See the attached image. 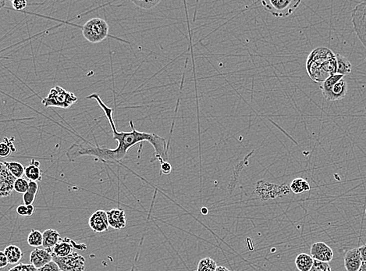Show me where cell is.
Returning a JSON list of instances; mask_svg holds the SVG:
<instances>
[{
	"label": "cell",
	"instance_id": "cell-38",
	"mask_svg": "<svg viewBox=\"0 0 366 271\" xmlns=\"http://www.w3.org/2000/svg\"><path fill=\"white\" fill-rule=\"evenodd\" d=\"M201 213H202V214H203V215H206V214H208V213H209V210H208L206 207H202V208L201 209Z\"/></svg>",
	"mask_w": 366,
	"mask_h": 271
},
{
	"label": "cell",
	"instance_id": "cell-37",
	"mask_svg": "<svg viewBox=\"0 0 366 271\" xmlns=\"http://www.w3.org/2000/svg\"><path fill=\"white\" fill-rule=\"evenodd\" d=\"M216 271H231L225 267L219 266L216 268Z\"/></svg>",
	"mask_w": 366,
	"mask_h": 271
},
{
	"label": "cell",
	"instance_id": "cell-21",
	"mask_svg": "<svg viewBox=\"0 0 366 271\" xmlns=\"http://www.w3.org/2000/svg\"><path fill=\"white\" fill-rule=\"evenodd\" d=\"M291 192L294 194H302L303 192H308L310 190L311 187L309 185V182L304 178H295L291 182V186H290Z\"/></svg>",
	"mask_w": 366,
	"mask_h": 271
},
{
	"label": "cell",
	"instance_id": "cell-28",
	"mask_svg": "<svg viewBox=\"0 0 366 271\" xmlns=\"http://www.w3.org/2000/svg\"><path fill=\"white\" fill-rule=\"evenodd\" d=\"M35 212V208L33 205H20L16 208V213L22 217H31Z\"/></svg>",
	"mask_w": 366,
	"mask_h": 271
},
{
	"label": "cell",
	"instance_id": "cell-32",
	"mask_svg": "<svg viewBox=\"0 0 366 271\" xmlns=\"http://www.w3.org/2000/svg\"><path fill=\"white\" fill-rule=\"evenodd\" d=\"M38 271H61V270L57 264L52 261V262L48 263L45 266L38 269Z\"/></svg>",
	"mask_w": 366,
	"mask_h": 271
},
{
	"label": "cell",
	"instance_id": "cell-13",
	"mask_svg": "<svg viewBox=\"0 0 366 271\" xmlns=\"http://www.w3.org/2000/svg\"><path fill=\"white\" fill-rule=\"evenodd\" d=\"M311 256L315 261L330 263L334 258L332 249L324 243H316L312 245Z\"/></svg>",
	"mask_w": 366,
	"mask_h": 271
},
{
	"label": "cell",
	"instance_id": "cell-8",
	"mask_svg": "<svg viewBox=\"0 0 366 271\" xmlns=\"http://www.w3.org/2000/svg\"><path fill=\"white\" fill-rule=\"evenodd\" d=\"M53 261L57 264L61 271H84L85 259L77 253H73L65 257L53 255Z\"/></svg>",
	"mask_w": 366,
	"mask_h": 271
},
{
	"label": "cell",
	"instance_id": "cell-31",
	"mask_svg": "<svg viewBox=\"0 0 366 271\" xmlns=\"http://www.w3.org/2000/svg\"><path fill=\"white\" fill-rule=\"evenodd\" d=\"M8 271H38V269L34 268L32 264H19Z\"/></svg>",
	"mask_w": 366,
	"mask_h": 271
},
{
	"label": "cell",
	"instance_id": "cell-19",
	"mask_svg": "<svg viewBox=\"0 0 366 271\" xmlns=\"http://www.w3.org/2000/svg\"><path fill=\"white\" fill-rule=\"evenodd\" d=\"M3 252L9 264H18L23 258V252L18 246L11 245L5 248Z\"/></svg>",
	"mask_w": 366,
	"mask_h": 271
},
{
	"label": "cell",
	"instance_id": "cell-40",
	"mask_svg": "<svg viewBox=\"0 0 366 271\" xmlns=\"http://www.w3.org/2000/svg\"></svg>",
	"mask_w": 366,
	"mask_h": 271
},
{
	"label": "cell",
	"instance_id": "cell-18",
	"mask_svg": "<svg viewBox=\"0 0 366 271\" xmlns=\"http://www.w3.org/2000/svg\"><path fill=\"white\" fill-rule=\"evenodd\" d=\"M314 259L307 254H301L295 259V266L299 271H310L314 264Z\"/></svg>",
	"mask_w": 366,
	"mask_h": 271
},
{
	"label": "cell",
	"instance_id": "cell-5",
	"mask_svg": "<svg viewBox=\"0 0 366 271\" xmlns=\"http://www.w3.org/2000/svg\"><path fill=\"white\" fill-rule=\"evenodd\" d=\"M344 77L345 76L341 74H334L322 83L320 89L326 99L338 101L345 97L348 91V85Z\"/></svg>",
	"mask_w": 366,
	"mask_h": 271
},
{
	"label": "cell",
	"instance_id": "cell-34",
	"mask_svg": "<svg viewBox=\"0 0 366 271\" xmlns=\"http://www.w3.org/2000/svg\"><path fill=\"white\" fill-rule=\"evenodd\" d=\"M172 172V166L168 161L163 162L160 164V174L168 175Z\"/></svg>",
	"mask_w": 366,
	"mask_h": 271
},
{
	"label": "cell",
	"instance_id": "cell-11",
	"mask_svg": "<svg viewBox=\"0 0 366 271\" xmlns=\"http://www.w3.org/2000/svg\"><path fill=\"white\" fill-rule=\"evenodd\" d=\"M88 225L91 230L96 233H102L109 230L107 214L104 210H97L89 218Z\"/></svg>",
	"mask_w": 366,
	"mask_h": 271
},
{
	"label": "cell",
	"instance_id": "cell-16",
	"mask_svg": "<svg viewBox=\"0 0 366 271\" xmlns=\"http://www.w3.org/2000/svg\"><path fill=\"white\" fill-rule=\"evenodd\" d=\"M60 239V235L57 231L54 229H47L43 232V248L48 250H53Z\"/></svg>",
	"mask_w": 366,
	"mask_h": 271
},
{
	"label": "cell",
	"instance_id": "cell-17",
	"mask_svg": "<svg viewBox=\"0 0 366 271\" xmlns=\"http://www.w3.org/2000/svg\"><path fill=\"white\" fill-rule=\"evenodd\" d=\"M40 162L32 159L30 165L25 167V176L30 182H40L42 180V173L40 169Z\"/></svg>",
	"mask_w": 366,
	"mask_h": 271
},
{
	"label": "cell",
	"instance_id": "cell-3",
	"mask_svg": "<svg viewBox=\"0 0 366 271\" xmlns=\"http://www.w3.org/2000/svg\"><path fill=\"white\" fill-rule=\"evenodd\" d=\"M109 27L102 18H91L81 27L83 36L92 44L99 43L109 36Z\"/></svg>",
	"mask_w": 366,
	"mask_h": 271
},
{
	"label": "cell",
	"instance_id": "cell-7",
	"mask_svg": "<svg viewBox=\"0 0 366 271\" xmlns=\"http://www.w3.org/2000/svg\"><path fill=\"white\" fill-rule=\"evenodd\" d=\"M352 22L356 35L366 48V1L358 4L353 9Z\"/></svg>",
	"mask_w": 366,
	"mask_h": 271
},
{
	"label": "cell",
	"instance_id": "cell-15",
	"mask_svg": "<svg viewBox=\"0 0 366 271\" xmlns=\"http://www.w3.org/2000/svg\"><path fill=\"white\" fill-rule=\"evenodd\" d=\"M363 264L359 248L347 252L345 256V267L347 271H359Z\"/></svg>",
	"mask_w": 366,
	"mask_h": 271
},
{
	"label": "cell",
	"instance_id": "cell-36",
	"mask_svg": "<svg viewBox=\"0 0 366 271\" xmlns=\"http://www.w3.org/2000/svg\"><path fill=\"white\" fill-rule=\"evenodd\" d=\"M359 250L360 251V254H361L363 262H366V244L359 247Z\"/></svg>",
	"mask_w": 366,
	"mask_h": 271
},
{
	"label": "cell",
	"instance_id": "cell-33",
	"mask_svg": "<svg viewBox=\"0 0 366 271\" xmlns=\"http://www.w3.org/2000/svg\"><path fill=\"white\" fill-rule=\"evenodd\" d=\"M11 3L13 5V7L17 11L23 10L27 5V2L25 0H13Z\"/></svg>",
	"mask_w": 366,
	"mask_h": 271
},
{
	"label": "cell",
	"instance_id": "cell-12",
	"mask_svg": "<svg viewBox=\"0 0 366 271\" xmlns=\"http://www.w3.org/2000/svg\"><path fill=\"white\" fill-rule=\"evenodd\" d=\"M53 261L52 250L46 249H35L30 254V263L37 269L42 268Z\"/></svg>",
	"mask_w": 366,
	"mask_h": 271
},
{
	"label": "cell",
	"instance_id": "cell-22",
	"mask_svg": "<svg viewBox=\"0 0 366 271\" xmlns=\"http://www.w3.org/2000/svg\"><path fill=\"white\" fill-rule=\"evenodd\" d=\"M337 62H338V71L337 74L341 75H348L352 72V66L349 59L340 54H336Z\"/></svg>",
	"mask_w": 366,
	"mask_h": 271
},
{
	"label": "cell",
	"instance_id": "cell-20",
	"mask_svg": "<svg viewBox=\"0 0 366 271\" xmlns=\"http://www.w3.org/2000/svg\"><path fill=\"white\" fill-rule=\"evenodd\" d=\"M14 137H11L10 138H4L2 143L0 144V156L2 158H7L10 156L11 153H15L16 151L15 148Z\"/></svg>",
	"mask_w": 366,
	"mask_h": 271
},
{
	"label": "cell",
	"instance_id": "cell-6",
	"mask_svg": "<svg viewBox=\"0 0 366 271\" xmlns=\"http://www.w3.org/2000/svg\"><path fill=\"white\" fill-rule=\"evenodd\" d=\"M264 9L276 17H287L299 7L300 0H264Z\"/></svg>",
	"mask_w": 366,
	"mask_h": 271
},
{
	"label": "cell",
	"instance_id": "cell-29",
	"mask_svg": "<svg viewBox=\"0 0 366 271\" xmlns=\"http://www.w3.org/2000/svg\"><path fill=\"white\" fill-rule=\"evenodd\" d=\"M29 189V182L25 178H17L14 185V190L20 194H25Z\"/></svg>",
	"mask_w": 366,
	"mask_h": 271
},
{
	"label": "cell",
	"instance_id": "cell-35",
	"mask_svg": "<svg viewBox=\"0 0 366 271\" xmlns=\"http://www.w3.org/2000/svg\"><path fill=\"white\" fill-rule=\"evenodd\" d=\"M8 264H9V262H8L7 258L5 257L4 252H0V268L2 269V268L7 266Z\"/></svg>",
	"mask_w": 366,
	"mask_h": 271
},
{
	"label": "cell",
	"instance_id": "cell-24",
	"mask_svg": "<svg viewBox=\"0 0 366 271\" xmlns=\"http://www.w3.org/2000/svg\"><path fill=\"white\" fill-rule=\"evenodd\" d=\"M2 162L15 178H21L23 175H25V167H23L19 162H7L2 161Z\"/></svg>",
	"mask_w": 366,
	"mask_h": 271
},
{
	"label": "cell",
	"instance_id": "cell-14",
	"mask_svg": "<svg viewBox=\"0 0 366 271\" xmlns=\"http://www.w3.org/2000/svg\"><path fill=\"white\" fill-rule=\"evenodd\" d=\"M109 227L116 230H121L127 226L125 211L120 208L112 209L106 211Z\"/></svg>",
	"mask_w": 366,
	"mask_h": 271
},
{
	"label": "cell",
	"instance_id": "cell-9",
	"mask_svg": "<svg viewBox=\"0 0 366 271\" xmlns=\"http://www.w3.org/2000/svg\"><path fill=\"white\" fill-rule=\"evenodd\" d=\"M17 178L9 172L7 167L2 161L0 162V196H9L14 190V185Z\"/></svg>",
	"mask_w": 366,
	"mask_h": 271
},
{
	"label": "cell",
	"instance_id": "cell-39",
	"mask_svg": "<svg viewBox=\"0 0 366 271\" xmlns=\"http://www.w3.org/2000/svg\"><path fill=\"white\" fill-rule=\"evenodd\" d=\"M359 271H366V262H363L361 268H360Z\"/></svg>",
	"mask_w": 366,
	"mask_h": 271
},
{
	"label": "cell",
	"instance_id": "cell-4",
	"mask_svg": "<svg viewBox=\"0 0 366 271\" xmlns=\"http://www.w3.org/2000/svg\"><path fill=\"white\" fill-rule=\"evenodd\" d=\"M78 99L73 92H67L60 86H55L49 91L46 97L41 100V103L45 107H58L62 109H69Z\"/></svg>",
	"mask_w": 366,
	"mask_h": 271
},
{
	"label": "cell",
	"instance_id": "cell-1",
	"mask_svg": "<svg viewBox=\"0 0 366 271\" xmlns=\"http://www.w3.org/2000/svg\"><path fill=\"white\" fill-rule=\"evenodd\" d=\"M87 99L96 101L102 110L107 117L113 131V138L117 141L118 146L116 149H110L107 148L100 147L96 143L93 146L90 142H86L84 138H81L83 142H76L73 144L66 151V156L70 162L74 161L80 156H94L98 160L104 163H117L125 158L129 149L137 144L141 142H148L153 146L155 149V160H159L160 164L168 160L169 143L163 137L154 133H146L137 131L134 127L133 120H130L132 131L130 132H120L116 129V124L113 120V109L108 107L102 102L100 96L97 93H93L88 95Z\"/></svg>",
	"mask_w": 366,
	"mask_h": 271
},
{
	"label": "cell",
	"instance_id": "cell-2",
	"mask_svg": "<svg viewBox=\"0 0 366 271\" xmlns=\"http://www.w3.org/2000/svg\"><path fill=\"white\" fill-rule=\"evenodd\" d=\"M306 70L313 81L322 84L328 77L337 74L338 62L336 55L325 47L317 48L308 56Z\"/></svg>",
	"mask_w": 366,
	"mask_h": 271
},
{
	"label": "cell",
	"instance_id": "cell-30",
	"mask_svg": "<svg viewBox=\"0 0 366 271\" xmlns=\"http://www.w3.org/2000/svg\"><path fill=\"white\" fill-rule=\"evenodd\" d=\"M310 271H332L331 267L329 263L320 262V261H315L313 268Z\"/></svg>",
	"mask_w": 366,
	"mask_h": 271
},
{
	"label": "cell",
	"instance_id": "cell-27",
	"mask_svg": "<svg viewBox=\"0 0 366 271\" xmlns=\"http://www.w3.org/2000/svg\"><path fill=\"white\" fill-rule=\"evenodd\" d=\"M132 3H134L136 6H138L140 9H152L156 7L158 4L160 3V0H152V1H141V0H132Z\"/></svg>",
	"mask_w": 366,
	"mask_h": 271
},
{
	"label": "cell",
	"instance_id": "cell-23",
	"mask_svg": "<svg viewBox=\"0 0 366 271\" xmlns=\"http://www.w3.org/2000/svg\"><path fill=\"white\" fill-rule=\"evenodd\" d=\"M39 186L36 182H29V189L25 194L23 195V202L25 205H33L38 194Z\"/></svg>",
	"mask_w": 366,
	"mask_h": 271
},
{
	"label": "cell",
	"instance_id": "cell-26",
	"mask_svg": "<svg viewBox=\"0 0 366 271\" xmlns=\"http://www.w3.org/2000/svg\"><path fill=\"white\" fill-rule=\"evenodd\" d=\"M27 243L32 247H40L43 245V233L38 230H31L27 236Z\"/></svg>",
	"mask_w": 366,
	"mask_h": 271
},
{
	"label": "cell",
	"instance_id": "cell-10",
	"mask_svg": "<svg viewBox=\"0 0 366 271\" xmlns=\"http://www.w3.org/2000/svg\"><path fill=\"white\" fill-rule=\"evenodd\" d=\"M74 248L84 251L87 249V246L84 244H77L69 238H64L61 239L59 243L54 247L52 254L57 257H67L73 254Z\"/></svg>",
	"mask_w": 366,
	"mask_h": 271
},
{
	"label": "cell",
	"instance_id": "cell-25",
	"mask_svg": "<svg viewBox=\"0 0 366 271\" xmlns=\"http://www.w3.org/2000/svg\"><path fill=\"white\" fill-rule=\"evenodd\" d=\"M217 267V264L213 259L206 257L198 262L197 271H216Z\"/></svg>",
	"mask_w": 366,
	"mask_h": 271
}]
</instances>
